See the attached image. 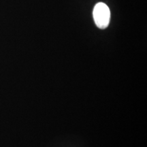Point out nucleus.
<instances>
[{
    "label": "nucleus",
    "mask_w": 147,
    "mask_h": 147,
    "mask_svg": "<svg viewBox=\"0 0 147 147\" xmlns=\"http://www.w3.org/2000/svg\"><path fill=\"white\" fill-rule=\"evenodd\" d=\"M93 18L97 27L106 29L110 23V12L108 5L104 3H98L95 5L93 12Z\"/></svg>",
    "instance_id": "obj_1"
}]
</instances>
